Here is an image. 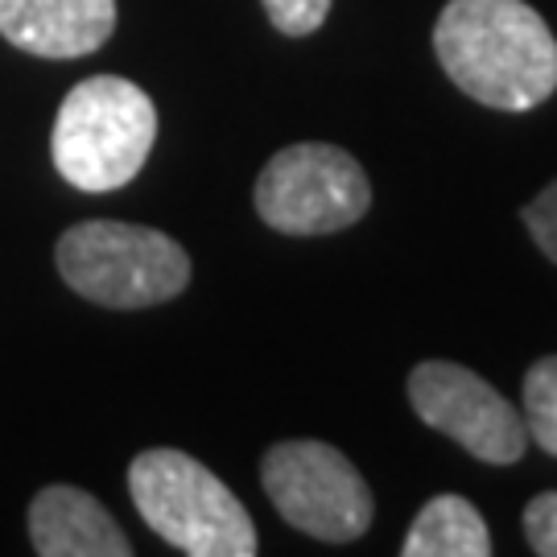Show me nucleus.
Wrapping results in <instances>:
<instances>
[{"instance_id":"6","label":"nucleus","mask_w":557,"mask_h":557,"mask_svg":"<svg viewBox=\"0 0 557 557\" xmlns=\"http://www.w3.org/2000/svg\"><path fill=\"white\" fill-rule=\"evenodd\" d=\"M260 483L298 533L331 545L359 541L372 524V492L351 458L314 438L277 442L260 458Z\"/></svg>"},{"instance_id":"8","label":"nucleus","mask_w":557,"mask_h":557,"mask_svg":"<svg viewBox=\"0 0 557 557\" xmlns=\"http://www.w3.org/2000/svg\"><path fill=\"white\" fill-rule=\"evenodd\" d=\"M116 29V0H0V38L38 59H83Z\"/></svg>"},{"instance_id":"9","label":"nucleus","mask_w":557,"mask_h":557,"mask_svg":"<svg viewBox=\"0 0 557 557\" xmlns=\"http://www.w3.org/2000/svg\"><path fill=\"white\" fill-rule=\"evenodd\" d=\"M29 541L41 557H128L133 541L124 537L112 512L83 487L54 483L41 487L29 504Z\"/></svg>"},{"instance_id":"14","label":"nucleus","mask_w":557,"mask_h":557,"mask_svg":"<svg viewBox=\"0 0 557 557\" xmlns=\"http://www.w3.org/2000/svg\"><path fill=\"white\" fill-rule=\"evenodd\" d=\"M520 220L529 227V236L537 239V248L557 264V182H549L537 199L520 211Z\"/></svg>"},{"instance_id":"7","label":"nucleus","mask_w":557,"mask_h":557,"mask_svg":"<svg viewBox=\"0 0 557 557\" xmlns=\"http://www.w3.org/2000/svg\"><path fill=\"white\" fill-rule=\"evenodd\" d=\"M409 400H413V413L430 430L458 442L479 462L512 467L524 458L529 430H524L520 409L508 397H499L471 368L425 359L409 372Z\"/></svg>"},{"instance_id":"2","label":"nucleus","mask_w":557,"mask_h":557,"mask_svg":"<svg viewBox=\"0 0 557 557\" xmlns=\"http://www.w3.org/2000/svg\"><path fill=\"white\" fill-rule=\"evenodd\" d=\"M153 140L158 108L137 83L120 75H91L66 91L50 133V153L54 170L71 186L103 195L137 178Z\"/></svg>"},{"instance_id":"12","label":"nucleus","mask_w":557,"mask_h":557,"mask_svg":"<svg viewBox=\"0 0 557 557\" xmlns=\"http://www.w3.org/2000/svg\"><path fill=\"white\" fill-rule=\"evenodd\" d=\"M260 4H264L269 21L277 25L281 34H289V38L314 34L326 21V13H331V0H260Z\"/></svg>"},{"instance_id":"11","label":"nucleus","mask_w":557,"mask_h":557,"mask_svg":"<svg viewBox=\"0 0 557 557\" xmlns=\"http://www.w3.org/2000/svg\"><path fill=\"white\" fill-rule=\"evenodd\" d=\"M524 430L529 442H537L545 455L557 458V356L537 359L524 372Z\"/></svg>"},{"instance_id":"1","label":"nucleus","mask_w":557,"mask_h":557,"mask_svg":"<svg viewBox=\"0 0 557 557\" xmlns=\"http://www.w3.org/2000/svg\"><path fill=\"white\" fill-rule=\"evenodd\" d=\"M434 54L458 91L496 112H529L557 91V38L524 0H450Z\"/></svg>"},{"instance_id":"3","label":"nucleus","mask_w":557,"mask_h":557,"mask_svg":"<svg viewBox=\"0 0 557 557\" xmlns=\"http://www.w3.org/2000/svg\"><path fill=\"white\" fill-rule=\"evenodd\" d=\"M128 492L145 524L190 557H252L257 524L215 471L186 450H145L128 467Z\"/></svg>"},{"instance_id":"13","label":"nucleus","mask_w":557,"mask_h":557,"mask_svg":"<svg viewBox=\"0 0 557 557\" xmlns=\"http://www.w3.org/2000/svg\"><path fill=\"white\" fill-rule=\"evenodd\" d=\"M524 537L533 554L557 557V492H541L524 508Z\"/></svg>"},{"instance_id":"10","label":"nucleus","mask_w":557,"mask_h":557,"mask_svg":"<svg viewBox=\"0 0 557 557\" xmlns=\"http://www.w3.org/2000/svg\"><path fill=\"white\" fill-rule=\"evenodd\" d=\"M405 557H487L492 533L479 517V508L462 496H434L409 524V537L400 545Z\"/></svg>"},{"instance_id":"4","label":"nucleus","mask_w":557,"mask_h":557,"mask_svg":"<svg viewBox=\"0 0 557 557\" xmlns=\"http://www.w3.org/2000/svg\"><path fill=\"white\" fill-rule=\"evenodd\" d=\"M62 281L108 310H145L178 298L190 285V257L178 239L153 227L87 220L66 227L54 248Z\"/></svg>"},{"instance_id":"5","label":"nucleus","mask_w":557,"mask_h":557,"mask_svg":"<svg viewBox=\"0 0 557 557\" xmlns=\"http://www.w3.org/2000/svg\"><path fill=\"white\" fill-rule=\"evenodd\" d=\"M260 220L285 236H331L368 215L372 186L347 149L298 140L260 170L252 190Z\"/></svg>"}]
</instances>
